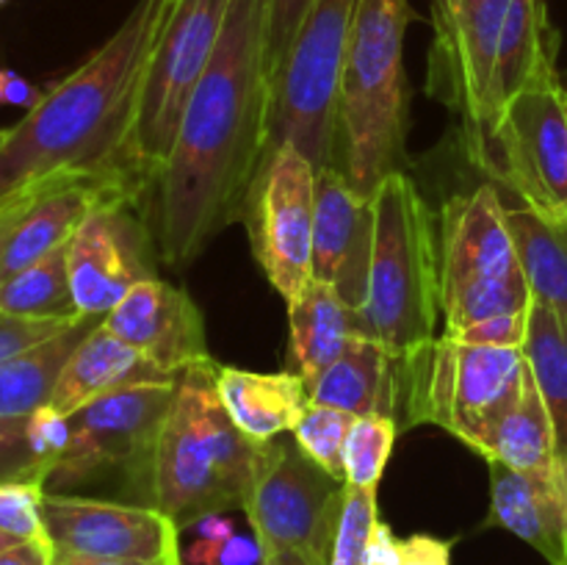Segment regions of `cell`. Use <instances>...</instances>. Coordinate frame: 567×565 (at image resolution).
<instances>
[{"mask_svg": "<svg viewBox=\"0 0 567 565\" xmlns=\"http://www.w3.org/2000/svg\"><path fill=\"white\" fill-rule=\"evenodd\" d=\"M103 321L169 377H181L192 366L210 360L203 310L186 288L161 277L133 286Z\"/></svg>", "mask_w": 567, "mask_h": 565, "instance_id": "cell-18", "label": "cell"}, {"mask_svg": "<svg viewBox=\"0 0 567 565\" xmlns=\"http://www.w3.org/2000/svg\"><path fill=\"white\" fill-rule=\"evenodd\" d=\"M216 391L233 424L255 443L293 432L310 402L308 382L293 371H249L216 363Z\"/></svg>", "mask_w": 567, "mask_h": 565, "instance_id": "cell-21", "label": "cell"}, {"mask_svg": "<svg viewBox=\"0 0 567 565\" xmlns=\"http://www.w3.org/2000/svg\"><path fill=\"white\" fill-rule=\"evenodd\" d=\"M269 0H230L225 28L183 114L164 175L153 186V227L166 266L192 264L244 219L266 158L271 89L266 72Z\"/></svg>", "mask_w": 567, "mask_h": 565, "instance_id": "cell-1", "label": "cell"}, {"mask_svg": "<svg viewBox=\"0 0 567 565\" xmlns=\"http://www.w3.org/2000/svg\"><path fill=\"white\" fill-rule=\"evenodd\" d=\"M316 0H269L266 11V72H269L271 89L280 78L282 61L291 50L293 37L302 25L305 14L313 9Z\"/></svg>", "mask_w": 567, "mask_h": 565, "instance_id": "cell-35", "label": "cell"}, {"mask_svg": "<svg viewBox=\"0 0 567 565\" xmlns=\"http://www.w3.org/2000/svg\"><path fill=\"white\" fill-rule=\"evenodd\" d=\"M529 374L551 413L557 452L567 458V319L543 302H532L529 330L524 341Z\"/></svg>", "mask_w": 567, "mask_h": 565, "instance_id": "cell-28", "label": "cell"}, {"mask_svg": "<svg viewBox=\"0 0 567 565\" xmlns=\"http://www.w3.org/2000/svg\"><path fill=\"white\" fill-rule=\"evenodd\" d=\"M260 446L238 430L216 391V360L177 377L150 465V507L188 530L205 515L247 507Z\"/></svg>", "mask_w": 567, "mask_h": 565, "instance_id": "cell-3", "label": "cell"}, {"mask_svg": "<svg viewBox=\"0 0 567 565\" xmlns=\"http://www.w3.org/2000/svg\"><path fill=\"white\" fill-rule=\"evenodd\" d=\"M443 332L532 308L507 208L493 186L454 194L441 210Z\"/></svg>", "mask_w": 567, "mask_h": 565, "instance_id": "cell-8", "label": "cell"}, {"mask_svg": "<svg viewBox=\"0 0 567 565\" xmlns=\"http://www.w3.org/2000/svg\"><path fill=\"white\" fill-rule=\"evenodd\" d=\"M487 526L513 532L548 565H567V482L524 474L491 460Z\"/></svg>", "mask_w": 567, "mask_h": 565, "instance_id": "cell-19", "label": "cell"}, {"mask_svg": "<svg viewBox=\"0 0 567 565\" xmlns=\"http://www.w3.org/2000/svg\"><path fill=\"white\" fill-rule=\"evenodd\" d=\"M374 253V197L360 194L336 166L316 172L313 277L360 310Z\"/></svg>", "mask_w": 567, "mask_h": 565, "instance_id": "cell-17", "label": "cell"}, {"mask_svg": "<svg viewBox=\"0 0 567 565\" xmlns=\"http://www.w3.org/2000/svg\"><path fill=\"white\" fill-rule=\"evenodd\" d=\"M0 565H55V548L48 537L17 543L0 554Z\"/></svg>", "mask_w": 567, "mask_h": 565, "instance_id": "cell-40", "label": "cell"}, {"mask_svg": "<svg viewBox=\"0 0 567 565\" xmlns=\"http://www.w3.org/2000/svg\"><path fill=\"white\" fill-rule=\"evenodd\" d=\"M197 532L199 537H208V541H230L233 537V521L227 515L216 513V515H205L203 521H197Z\"/></svg>", "mask_w": 567, "mask_h": 565, "instance_id": "cell-43", "label": "cell"}, {"mask_svg": "<svg viewBox=\"0 0 567 565\" xmlns=\"http://www.w3.org/2000/svg\"><path fill=\"white\" fill-rule=\"evenodd\" d=\"M172 6L175 0H136L122 25L9 127L0 144V203L22 188L66 175L127 181L122 147L150 55Z\"/></svg>", "mask_w": 567, "mask_h": 565, "instance_id": "cell-2", "label": "cell"}, {"mask_svg": "<svg viewBox=\"0 0 567 565\" xmlns=\"http://www.w3.org/2000/svg\"><path fill=\"white\" fill-rule=\"evenodd\" d=\"M507 222L532 302L548 305L567 319V225L548 222L526 205L507 208Z\"/></svg>", "mask_w": 567, "mask_h": 565, "instance_id": "cell-27", "label": "cell"}, {"mask_svg": "<svg viewBox=\"0 0 567 565\" xmlns=\"http://www.w3.org/2000/svg\"><path fill=\"white\" fill-rule=\"evenodd\" d=\"M415 11L410 0H360L341 89L332 164L360 194L404 172L410 86L404 37Z\"/></svg>", "mask_w": 567, "mask_h": 565, "instance_id": "cell-4", "label": "cell"}, {"mask_svg": "<svg viewBox=\"0 0 567 565\" xmlns=\"http://www.w3.org/2000/svg\"><path fill=\"white\" fill-rule=\"evenodd\" d=\"M225 543H221V541H208V537H199V541L192 543V548H188L186 559H188V563H194V565H219L221 546H225Z\"/></svg>", "mask_w": 567, "mask_h": 565, "instance_id": "cell-44", "label": "cell"}, {"mask_svg": "<svg viewBox=\"0 0 567 565\" xmlns=\"http://www.w3.org/2000/svg\"><path fill=\"white\" fill-rule=\"evenodd\" d=\"M565 482H567V458H565Z\"/></svg>", "mask_w": 567, "mask_h": 565, "instance_id": "cell-54", "label": "cell"}, {"mask_svg": "<svg viewBox=\"0 0 567 565\" xmlns=\"http://www.w3.org/2000/svg\"><path fill=\"white\" fill-rule=\"evenodd\" d=\"M9 72H11V70H0V94H3L6 81H9Z\"/></svg>", "mask_w": 567, "mask_h": 565, "instance_id": "cell-50", "label": "cell"}, {"mask_svg": "<svg viewBox=\"0 0 567 565\" xmlns=\"http://www.w3.org/2000/svg\"><path fill=\"white\" fill-rule=\"evenodd\" d=\"M166 380H177V377L155 369L136 347L122 341L114 330L105 327V321H100L66 360L50 397V408L59 410L61 415H72L83 404L116 388Z\"/></svg>", "mask_w": 567, "mask_h": 565, "instance_id": "cell-22", "label": "cell"}, {"mask_svg": "<svg viewBox=\"0 0 567 565\" xmlns=\"http://www.w3.org/2000/svg\"><path fill=\"white\" fill-rule=\"evenodd\" d=\"M0 3H6V0H0Z\"/></svg>", "mask_w": 567, "mask_h": 565, "instance_id": "cell-55", "label": "cell"}, {"mask_svg": "<svg viewBox=\"0 0 567 565\" xmlns=\"http://www.w3.org/2000/svg\"><path fill=\"white\" fill-rule=\"evenodd\" d=\"M399 421L393 415H360L343 446V480L349 487L377 491L396 443Z\"/></svg>", "mask_w": 567, "mask_h": 565, "instance_id": "cell-30", "label": "cell"}, {"mask_svg": "<svg viewBox=\"0 0 567 565\" xmlns=\"http://www.w3.org/2000/svg\"><path fill=\"white\" fill-rule=\"evenodd\" d=\"M358 3L360 0H316L305 14L275 83L266 158L282 144H293L316 172L332 164L338 89Z\"/></svg>", "mask_w": 567, "mask_h": 565, "instance_id": "cell-10", "label": "cell"}, {"mask_svg": "<svg viewBox=\"0 0 567 565\" xmlns=\"http://www.w3.org/2000/svg\"><path fill=\"white\" fill-rule=\"evenodd\" d=\"M230 0H175L142 78L122 172L150 197L175 150L183 114L225 28Z\"/></svg>", "mask_w": 567, "mask_h": 565, "instance_id": "cell-7", "label": "cell"}, {"mask_svg": "<svg viewBox=\"0 0 567 565\" xmlns=\"http://www.w3.org/2000/svg\"><path fill=\"white\" fill-rule=\"evenodd\" d=\"M377 518H380L377 491H363V487L347 485L341 526H338L330 565H360V554H363V546L369 541V532Z\"/></svg>", "mask_w": 567, "mask_h": 565, "instance_id": "cell-34", "label": "cell"}, {"mask_svg": "<svg viewBox=\"0 0 567 565\" xmlns=\"http://www.w3.org/2000/svg\"><path fill=\"white\" fill-rule=\"evenodd\" d=\"M17 543H20V541H14V537H9V535H3V532H0V554H3L6 548L17 546Z\"/></svg>", "mask_w": 567, "mask_h": 565, "instance_id": "cell-48", "label": "cell"}, {"mask_svg": "<svg viewBox=\"0 0 567 565\" xmlns=\"http://www.w3.org/2000/svg\"><path fill=\"white\" fill-rule=\"evenodd\" d=\"M260 557H264V552H260V543L255 537L233 535L221 546L219 565H260Z\"/></svg>", "mask_w": 567, "mask_h": 565, "instance_id": "cell-41", "label": "cell"}, {"mask_svg": "<svg viewBox=\"0 0 567 565\" xmlns=\"http://www.w3.org/2000/svg\"><path fill=\"white\" fill-rule=\"evenodd\" d=\"M166 565H183V557H181V548H177V541L172 543L169 554H166Z\"/></svg>", "mask_w": 567, "mask_h": 565, "instance_id": "cell-47", "label": "cell"}, {"mask_svg": "<svg viewBox=\"0 0 567 565\" xmlns=\"http://www.w3.org/2000/svg\"><path fill=\"white\" fill-rule=\"evenodd\" d=\"M343 499L347 482L327 474L293 438H275L260 446L244 513L260 546L291 548L313 565H330Z\"/></svg>", "mask_w": 567, "mask_h": 565, "instance_id": "cell-11", "label": "cell"}, {"mask_svg": "<svg viewBox=\"0 0 567 565\" xmlns=\"http://www.w3.org/2000/svg\"><path fill=\"white\" fill-rule=\"evenodd\" d=\"M454 541H441L432 535H410L399 543L402 565H452Z\"/></svg>", "mask_w": 567, "mask_h": 565, "instance_id": "cell-38", "label": "cell"}, {"mask_svg": "<svg viewBox=\"0 0 567 565\" xmlns=\"http://www.w3.org/2000/svg\"><path fill=\"white\" fill-rule=\"evenodd\" d=\"M133 199L89 214L70 242V286L81 316L105 319L133 286L155 277V238Z\"/></svg>", "mask_w": 567, "mask_h": 565, "instance_id": "cell-14", "label": "cell"}, {"mask_svg": "<svg viewBox=\"0 0 567 565\" xmlns=\"http://www.w3.org/2000/svg\"><path fill=\"white\" fill-rule=\"evenodd\" d=\"M241 222L266 280L293 302L313 280L316 222V166L293 144L264 161Z\"/></svg>", "mask_w": 567, "mask_h": 565, "instance_id": "cell-13", "label": "cell"}, {"mask_svg": "<svg viewBox=\"0 0 567 565\" xmlns=\"http://www.w3.org/2000/svg\"><path fill=\"white\" fill-rule=\"evenodd\" d=\"M441 219L408 172L374 192V253L360 332L396 358L437 338L441 321Z\"/></svg>", "mask_w": 567, "mask_h": 565, "instance_id": "cell-5", "label": "cell"}, {"mask_svg": "<svg viewBox=\"0 0 567 565\" xmlns=\"http://www.w3.org/2000/svg\"><path fill=\"white\" fill-rule=\"evenodd\" d=\"M42 186L44 183H39V186H31V188H22V192L11 194L9 199H3V203H0V247H3V238H6V233H9V227L14 225L17 216L28 208V203H31V199L42 192Z\"/></svg>", "mask_w": 567, "mask_h": 565, "instance_id": "cell-42", "label": "cell"}, {"mask_svg": "<svg viewBox=\"0 0 567 565\" xmlns=\"http://www.w3.org/2000/svg\"><path fill=\"white\" fill-rule=\"evenodd\" d=\"M50 469L53 465L31 438V415L0 419V485L31 480L48 482Z\"/></svg>", "mask_w": 567, "mask_h": 565, "instance_id": "cell-32", "label": "cell"}, {"mask_svg": "<svg viewBox=\"0 0 567 565\" xmlns=\"http://www.w3.org/2000/svg\"><path fill=\"white\" fill-rule=\"evenodd\" d=\"M432 6H435V9H454L457 0H432Z\"/></svg>", "mask_w": 567, "mask_h": 565, "instance_id": "cell-49", "label": "cell"}, {"mask_svg": "<svg viewBox=\"0 0 567 565\" xmlns=\"http://www.w3.org/2000/svg\"><path fill=\"white\" fill-rule=\"evenodd\" d=\"M396 535H393L391 524L382 518L374 521L365 541L363 554H360V565H402V548H399Z\"/></svg>", "mask_w": 567, "mask_h": 565, "instance_id": "cell-39", "label": "cell"}, {"mask_svg": "<svg viewBox=\"0 0 567 565\" xmlns=\"http://www.w3.org/2000/svg\"><path fill=\"white\" fill-rule=\"evenodd\" d=\"M100 321L103 319L97 316H81L75 325L50 341L3 360L0 363V419H22V415L48 408L66 360Z\"/></svg>", "mask_w": 567, "mask_h": 565, "instance_id": "cell-25", "label": "cell"}, {"mask_svg": "<svg viewBox=\"0 0 567 565\" xmlns=\"http://www.w3.org/2000/svg\"><path fill=\"white\" fill-rule=\"evenodd\" d=\"M485 460L487 463L496 460V463L524 471V474L565 480V463L557 452V432H554L551 413H548L532 374L520 391L518 404L498 424Z\"/></svg>", "mask_w": 567, "mask_h": 565, "instance_id": "cell-26", "label": "cell"}, {"mask_svg": "<svg viewBox=\"0 0 567 565\" xmlns=\"http://www.w3.org/2000/svg\"><path fill=\"white\" fill-rule=\"evenodd\" d=\"M6 136H9V127H0V144L6 142Z\"/></svg>", "mask_w": 567, "mask_h": 565, "instance_id": "cell-51", "label": "cell"}, {"mask_svg": "<svg viewBox=\"0 0 567 565\" xmlns=\"http://www.w3.org/2000/svg\"><path fill=\"white\" fill-rule=\"evenodd\" d=\"M81 316H70V319H33V316H14L0 310V363L14 355L25 352V349L37 347V343L50 341L53 336L64 332L72 327Z\"/></svg>", "mask_w": 567, "mask_h": 565, "instance_id": "cell-36", "label": "cell"}, {"mask_svg": "<svg viewBox=\"0 0 567 565\" xmlns=\"http://www.w3.org/2000/svg\"><path fill=\"white\" fill-rule=\"evenodd\" d=\"M44 535L55 552L97 559L164 563L181 530L150 504L44 493Z\"/></svg>", "mask_w": 567, "mask_h": 565, "instance_id": "cell-16", "label": "cell"}, {"mask_svg": "<svg viewBox=\"0 0 567 565\" xmlns=\"http://www.w3.org/2000/svg\"><path fill=\"white\" fill-rule=\"evenodd\" d=\"M354 419L358 415L347 413V410L308 402V408H305L302 419L293 427L291 435L299 443V449L310 460H316L327 474L343 480V446H347V438Z\"/></svg>", "mask_w": 567, "mask_h": 565, "instance_id": "cell-31", "label": "cell"}, {"mask_svg": "<svg viewBox=\"0 0 567 565\" xmlns=\"http://www.w3.org/2000/svg\"><path fill=\"white\" fill-rule=\"evenodd\" d=\"M463 3H474V0H457V6H463ZM457 6H454V9H457Z\"/></svg>", "mask_w": 567, "mask_h": 565, "instance_id": "cell-53", "label": "cell"}, {"mask_svg": "<svg viewBox=\"0 0 567 565\" xmlns=\"http://www.w3.org/2000/svg\"><path fill=\"white\" fill-rule=\"evenodd\" d=\"M264 557H269L275 565H313L308 557H302L299 552H291V548H269L260 546Z\"/></svg>", "mask_w": 567, "mask_h": 565, "instance_id": "cell-46", "label": "cell"}, {"mask_svg": "<svg viewBox=\"0 0 567 565\" xmlns=\"http://www.w3.org/2000/svg\"><path fill=\"white\" fill-rule=\"evenodd\" d=\"M463 153L476 170L513 192L526 208L567 225V92L551 81L509 100L493 125H460Z\"/></svg>", "mask_w": 567, "mask_h": 565, "instance_id": "cell-9", "label": "cell"}, {"mask_svg": "<svg viewBox=\"0 0 567 565\" xmlns=\"http://www.w3.org/2000/svg\"><path fill=\"white\" fill-rule=\"evenodd\" d=\"M55 565H166V559L164 563H138V559H97L81 557V554L55 552Z\"/></svg>", "mask_w": 567, "mask_h": 565, "instance_id": "cell-45", "label": "cell"}, {"mask_svg": "<svg viewBox=\"0 0 567 565\" xmlns=\"http://www.w3.org/2000/svg\"><path fill=\"white\" fill-rule=\"evenodd\" d=\"M291 321V352L297 360V374L308 388L347 352L360 332L358 310L349 308L332 286L310 280L293 302H288Z\"/></svg>", "mask_w": 567, "mask_h": 565, "instance_id": "cell-24", "label": "cell"}, {"mask_svg": "<svg viewBox=\"0 0 567 565\" xmlns=\"http://www.w3.org/2000/svg\"><path fill=\"white\" fill-rule=\"evenodd\" d=\"M526 380L524 349L471 347L441 332L402 358L399 427L435 424L487 458L493 435L518 404Z\"/></svg>", "mask_w": 567, "mask_h": 565, "instance_id": "cell-6", "label": "cell"}, {"mask_svg": "<svg viewBox=\"0 0 567 565\" xmlns=\"http://www.w3.org/2000/svg\"><path fill=\"white\" fill-rule=\"evenodd\" d=\"M509 0H474L457 9L432 6L426 92L460 116V125L491 122L493 72Z\"/></svg>", "mask_w": 567, "mask_h": 565, "instance_id": "cell-15", "label": "cell"}, {"mask_svg": "<svg viewBox=\"0 0 567 565\" xmlns=\"http://www.w3.org/2000/svg\"><path fill=\"white\" fill-rule=\"evenodd\" d=\"M310 402L352 415H393L402 410V358L382 343L358 336L347 352L308 388Z\"/></svg>", "mask_w": 567, "mask_h": 565, "instance_id": "cell-23", "label": "cell"}, {"mask_svg": "<svg viewBox=\"0 0 567 565\" xmlns=\"http://www.w3.org/2000/svg\"><path fill=\"white\" fill-rule=\"evenodd\" d=\"M260 565H275L269 557H260Z\"/></svg>", "mask_w": 567, "mask_h": 565, "instance_id": "cell-52", "label": "cell"}, {"mask_svg": "<svg viewBox=\"0 0 567 565\" xmlns=\"http://www.w3.org/2000/svg\"><path fill=\"white\" fill-rule=\"evenodd\" d=\"M526 330H529V310H518V314L493 316V319L476 321V325L454 332H443V336L454 338L460 343H471V347L524 349Z\"/></svg>", "mask_w": 567, "mask_h": 565, "instance_id": "cell-37", "label": "cell"}, {"mask_svg": "<svg viewBox=\"0 0 567 565\" xmlns=\"http://www.w3.org/2000/svg\"><path fill=\"white\" fill-rule=\"evenodd\" d=\"M175 388L177 380L116 388L66 415L70 443L44 487L61 493L64 487L94 480L103 471L120 469L131 476L142 496L150 499V465Z\"/></svg>", "mask_w": 567, "mask_h": 565, "instance_id": "cell-12", "label": "cell"}, {"mask_svg": "<svg viewBox=\"0 0 567 565\" xmlns=\"http://www.w3.org/2000/svg\"><path fill=\"white\" fill-rule=\"evenodd\" d=\"M554 59H557V33L548 20L546 0H509L498 37L487 125H493L509 100L524 94L526 89L559 81Z\"/></svg>", "mask_w": 567, "mask_h": 565, "instance_id": "cell-20", "label": "cell"}, {"mask_svg": "<svg viewBox=\"0 0 567 565\" xmlns=\"http://www.w3.org/2000/svg\"><path fill=\"white\" fill-rule=\"evenodd\" d=\"M44 493L48 487L42 480L0 485V532L20 543L48 537L42 518Z\"/></svg>", "mask_w": 567, "mask_h": 565, "instance_id": "cell-33", "label": "cell"}, {"mask_svg": "<svg viewBox=\"0 0 567 565\" xmlns=\"http://www.w3.org/2000/svg\"><path fill=\"white\" fill-rule=\"evenodd\" d=\"M0 310L33 319L81 316L70 286V244L0 282Z\"/></svg>", "mask_w": 567, "mask_h": 565, "instance_id": "cell-29", "label": "cell"}]
</instances>
